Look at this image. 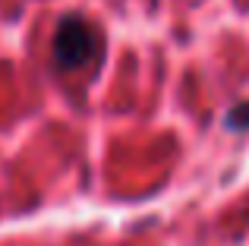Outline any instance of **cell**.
I'll return each mask as SVG.
<instances>
[{"instance_id":"2","label":"cell","mask_w":249,"mask_h":246,"mask_svg":"<svg viewBox=\"0 0 249 246\" xmlns=\"http://www.w3.org/2000/svg\"><path fill=\"white\" fill-rule=\"evenodd\" d=\"M224 126L227 129H249V101H243V105H233L231 111H227L224 117Z\"/></svg>"},{"instance_id":"1","label":"cell","mask_w":249,"mask_h":246,"mask_svg":"<svg viewBox=\"0 0 249 246\" xmlns=\"http://www.w3.org/2000/svg\"><path fill=\"white\" fill-rule=\"evenodd\" d=\"M54 63L60 70H82L89 63H95L104 51V38L89 19L82 16H63L54 29Z\"/></svg>"}]
</instances>
